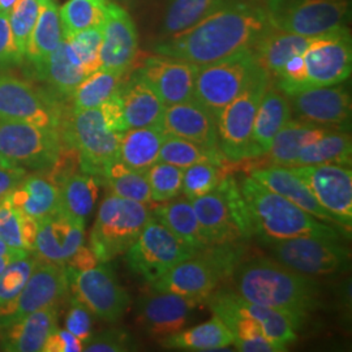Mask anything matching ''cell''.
Returning a JSON list of instances; mask_svg holds the SVG:
<instances>
[{
	"label": "cell",
	"mask_w": 352,
	"mask_h": 352,
	"mask_svg": "<svg viewBox=\"0 0 352 352\" xmlns=\"http://www.w3.org/2000/svg\"><path fill=\"white\" fill-rule=\"evenodd\" d=\"M192 205L209 245L238 243L253 235L239 183L231 175L223 176L212 192L192 200Z\"/></svg>",
	"instance_id": "cell-5"
},
{
	"label": "cell",
	"mask_w": 352,
	"mask_h": 352,
	"mask_svg": "<svg viewBox=\"0 0 352 352\" xmlns=\"http://www.w3.org/2000/svg\"><path fill=\"white\" fill-rule=\"evenodd\" d=\"M151 214L190 248L199 252L209 247L192 201L187 197H176L175 200L173 199L158 205L151 210Z\"/></svg>",
	"instance_id": "cell-35"
},
{
	"label": "cell",
	"mask_w": 352,
	"mask_h": 352,
	"mask_svg": "<svg viewBox=\"0 0 352 352\" xmlns=\"http://www.w3.org/2000/svg\"><path fill=\"white\" fill-rule=\"evenodd\" d=\"M164 138L161 128H129L122 135L118 160L129 168L146 171L158 162Z\"/></svg>",
	"instance_id": "cell-37"
},
{
	"label": "cell",
	"mask_w": 352,
	"mask_h": 352,
	"mask_svg": "<svg viewBox=\"0 0 352 352\" xmlns=\"http://www.w3.org/2000/svg\"><path fill=\"white\" fill-rule=\"evenodd\" d=\"M62 132L0 118V162L28 171H49L65 146Z\"/></svg>",
	"instance_id": "cell-9"
},
{
	"label": "cell",
	"mask_w": 352,
	"mask_h": 352,
	"mask_svg": "<svg viewBox=\"0 0 352 352\" xmlns=\"http://www.w3.org/2000/svg\"><path fill=\"white\" fill-rule=\"evenodd\" d=\"M29 171L13 164L0 162V202L3 201Z\"/></svg>",
	"instance_id": "cell-55"
},
{
	"label": "cell",
	"mask_w": 352,
	"mask_h": 352,
	"mask_svg": "<svg viewBox=\"0 0 352 352\" xmlns=\"http://www.w3.org/2000/svg\"><path fill=\"white\" fill-rule=\"evenodd\" d=\"M37 264V258L29 253L13 260L0 273V305L11 302L14 296L19 295Z\"/></svg>",
	"instance_id": "cell-48"
},
{
	"label": "cell",
	"mask_w": 352,
	"mask_h": 352,
	"mask_svg": "<svg viewBox=\"0 0 352 352\" xmlns=\"http://www.w3.org/2000/svg\"><path fill=\"white\" fill-rule=\"evenodd\" d=\"M314 38L283 32L269 25L257 39L252 51L258 65L264 68L270 77H277L292 56L307 50Z\"/></svg>",
	"instance_id": "cell-30"
},
{
	"label": "cell",
	"mask_w": 352,
	"mask_h": 352,
	"mask_svg": "<svg viewBox=\"0 0 352 352\" xmlns=\"http://www.w3.org/2000/svg\"><path fill=\"white\" fill-rule=\"evenodd\" d=\"M85 241V225L77 222L60 209L38 221L36 243L32 254L47 264H65Z\"/></svg>",
	"instance_id": "cell-22"
},
{
	"label": "cell",
	"mask_w": 352,
	"mask_h": 352,
	"mask_svg": "<svg viewBox=\"0 0 352 352\" xmlns=\"http://www.w3.org/2000/svg\"><path fill=\"white\" fill-rule=\"evenodd\" d=\"M302 90L342 84L351 75V36L347 28L317 36L302 52Z\"/></svg>",
	"instance_id": "cell-16"
},
{
	"label": "cell",
	"mask_w": 352,
	"mask_h": 352,
	"mask_svg": "<svg viewBox=\"0 0 352 352\" xmlns=\"http://www.w3.org/2000/svg\"><path fill=\"white\" fill-rule=\"evenodd\" d=\"M269 85L270 75L264 68H260L248 87L230 102L215 119L219 149L228 162L258 158L252 132L258 104Z\"/></svg>",
	"instance_id": "cell-8"
},
{
	"label": "cell",
	"mask_w": 352,
	"mask_h": 352,
	"mask_svg": "<svg viewBox=\"0 0 352 352\" xmlns=\"http://www.w3.org/2000/svg\"><path fill=\"white\" fill-rule=\"evenodd\" d=\"M30 252L25 251H14L8 253V254H4V256H0V273L8 266V265L12 263L13 260L19 258V257H23L25 254H29Z\"/></svg>",
	"instance_id": "cell-57"
},
{
	"label": "cell",
	"mask_w": 352,
	"mask_h": 352,
	"mask_svg": "<svg viewBox=\"0 0 352 352\" xmlns=\"http://www.w3.org/2000/svg\"><path fill=\"white\" fill-rule=\"evenodd\" d=\"M138 350V343L132 334L123 329H109L91 338L84 344L87 352H126Z\"/></svg>",
	"instance_id": "cell-50"
},
{
	"label": "cell",
	"mask_w": 352,
	"mask_h": 352,
	"mask_svg": "<svg viewBox=\"0 0 352 352\" xmlns=\"http://www.w3.org/2000/svg\"><path fill=\"white\" fill-rule=\"evenodd\" d=\"M139 39L133 20L120 6L109 3L102 28L101 69L126 74L138 56Z\"/></svg>",
	"instance_id": "cell-23"
},
{
	"label": "cell",
	"mask_w": 352,
	"mask_h": 352,
	"mask_svg": "<svg viewBox=\"0 0 352 352\" xmlns=\"http://www.w3.org/2000/svg\"><path fill=\"white\" fill-rule=\"evenodd\" d=\"M69 295L65 267L38 261L24 289L11 302L0 305V329L32 315L38 309L59 307Z\"/></svg>",
	"instance_id": "cell-18"
},
{
	"label": "cell",
	"mask_w": 352,
	"mask_h": 352,
	"mask_svg": "<svg viewBox=\"0 0 352 352\" xmlns=\"http://www.w3.org/2000/svg\"><path fill=\"white\" fill-rule=\"evenodd\" d=\"M269 25L264 7L228 0L195 25L158 42L154 51L202 67L252 50Z\"/></svg>",
	"instance_id": "cell-1"
},
{
	"label": "cell",
	"mask_w": 352,
	"mask_h": 352,
	"mask_svg": "<svg viewBox=\"0 0 352 352\" xmlns=\"http://www.w3.org/2000/svg\"><path fill=\"white\" fill-rule=\"evenodd\" d=\"M39 0H17L8 13L13 41L23 60H25L28 45L37 23Z\"/></svg>",
	"instance_id": "cell-46"
},
{
	"label": "cell",
	"mask_w": 352,
	"mask_h": 352,
	"mask_svg": "<svg viewBox=\"0 0 352 352\" xmlns=\"http://www.w3.org/2000/svg\"><path fill=\"white\" fill-rule=\"evenodd\" d=\"M107 0H68L59 8L64 39L77 33L103 26Z\"/></svg>",
	"instance_id": "cell-44"
},
{
	"label": "cell",
	"mask_w": 352,
	"mask_h": 352,
	"mask_svg": "<svg viewBox=\"0 0 352 352\" xmlns=\"http://www.w3.org/2000/svg\"><path fill=\"white\" fill-rule=\"evenodd\" d=\"M161 129L166 136L188 140L208 149L221 151L215 118L193 98L167 106Z\"/></svg>",
	"instance_id": "cell-25"
},
{
	"label": "cell",
	"mask_w": 352,
	"mask_h": 352,
	"mask_svg": "<svg viewBox=\"0 0 352 352\" xmlns=\"http://www.w3.org/2000/svg\"><path fill=\"white\" fill-rule=\"evenodd\" d=\"M120 98L126 128H161L164 106L157 93L140 77L133 74L120 88Z\"/></svg>",
	"instance_id": "cell-29"
},
{
	"label": "cell",
	"mask_w": 352,
	"mask_h": 352,
	"mask_svg": "<svg viewBox=\"0 0 352 352\" xmlns=\"http://www.w3.org/2000/svg\"><path fill=\"white\" fill-rule=\"evenodd\" d=\"M151 217L148 204L110 193L102 201L91 228L89 247L100 263H110L126 253Z\"/></svg>",
	"instance_id": "cell-6"
},
{
	"label": "cell",
	"mask_w": 352,
	"mask_h": 352,
	"mask_svg": "<svg viewBox=\"0 0 352 352\" xmlns=\"http://www.w3.org/2000/svg\"><path fill=\"white\" fill-rule=\"evenodd\" d=\"M93 314L81 302L76 298H71L69 309L65 316L64 327L71 331L77 338L84 342H88L93 336Z\"/></svg>",
	"instance_id": "cell-52"
},
{
	"label": "cell",
	"mask_w": 352,
	"mask_h": 352,
	"mask_svg": "<svg viewBox=\"0 0 352 352\" xmlns=\"http://www.w3.org/2000/svg\"><path fill=\"white\" fill-rule=\"evenodd\" d=\"M97 264H100V261L97 260L94 252L90 250V247L81 245L78 248V251L76 252L75 254L71 257V260L65 264V267L81 272V270L90 269Z\"/></svg>",
	"instance_id": "cell-56"
},
{
	"label": "cell",
	"mask_w": 352,
	"mask_h": 352,
	"mask_svg": "<svg viewBox=\"0 0 352 352\" xmlns=\"http://www.w3.org/2000/svg\"><path fill=\"white\" fill-rule=\"evenodd\" d=\"M60 98L25 80L0 74V118L62 132L67 116Z\"/></svg>",
	"instance_id": "cell-14"
},
{
	"label": "cell",
	"mask_w": 352,
	"mask_h": 352,
	"mask_svg": "<svg viewBox=\"0 0 352 352\" xmlns=\"http://www.w3.org/2000/svg\"><path fill=\"white\" fill-rule=\"evenodd\" d=\"M13 41L8 13L0 11V71H6L23 63Z\"/></svg>",
	"instance_id": "cell-53"
},
{
	"label": "cell",
	"mask_w": 352,
	"mask_h": 352,
	"mask_svg": "<svg viewBox=\"0 0 352 352\" xmlns=\"http://www.w3.org/2000/svg\"><path fill=\"white\" fill-rule=\"evenodd\" d=\"M291 116L292 110L287 96L279 89L269 85L258 104L252 132L253 145L258 157H263L269 151L272 141Z\"/></svg>",
	"instance_id": "cell-32"
},
{
	"label": "cell",
	"mask_w": 352,
	"mask_h": 352,
	"mask_svg": "<svg viewBox=\"0 0 352 352\" xmlns=\"http://www.w3.org/2000/svg\"><path fill=\"white\" fill-rule=\"evenodd\" d=\"M124 75L109 69H97L84 78V81L71 94L72 110H87L101 106L119 93L124 82Z\"/></svg>",
	"instance_id": "cell-40"
},
{
	"label": "cell",
	"mask_w": 352,
	"mask_h": 352,
	"mask_svg": "<svg viewBox=\"0 0 352 352\" xmlns=\"http://www.w3.org/2000/svg\"><path fill=\"white\" fill-rule=\"evenodd\" d=\"M250 176L261 183L266 188L283 196L289 201L294 202L304 212L312 214L317 219L330 225H337L333 217L317 202L312 192L289 170V167L269 164L266 167L253 168Z\"/></svg>",
	"instance_id": "cell-28"
},
{
	"label": "cell",
	"mask_w": 352,
	"mask_h": 352,
	"mask_svg": "<svg viewBox=\"0 0 352 352\" xmlns=\"http://www.w3.org/2000/svg\"><path fill=\"white\" fill-rule=\"evenodd\" d=\"M298 176L315 196L317 202L346 232L352 226V171L340 164L292 166Z\"/></svg>",
	"instance_id": "cell-17"
},
{
	"label": "cell",
	"mask_w": 352,
	"mask_h": 352,
	"mask_svg": "<svg viewBox=\"0 0 352 352\" xmlns=\"http://www.w3.org/2000/svg\"><path fill=\"white\" fill-rule=\"evenodd\" d=\"M239 187L251 217L253 234L258 235L265 243L299 236L340 239L338 228L304 212L252 176H244Z\"/></svg>",
	"instance_id": "cell-3"
},
{
	"label": "cell",
	"mask_w": 352,
	"mask_h": 352,
	"mask_svg": "<svg viewBox=\"0 0 352 352\" xmlns=\"http://www.w3.org/2000/svg\"><path fill=\"white\" fill-rule=\"evenodd\" d=\"M102 179L87 173H75L60 184V210L87 225L98 201Z\"/></svg>",
	"instance_id": "cell-38"
},
{
	"label": "cell",
	"mask_w": 352,
	"mask_h": 352,
	"mask_svg": "<svg viewBox=\"0 0 352 352\" xmlns=\"http://www.w3.org/2000/svg\"><path fill=\"white\" fill-rule=\"evenodd\" d=\"M63 29L59 8L55 0H39L37 23L28 45L25 59L36 75L47 60L51 52L63 41Z\"/></svg>",
	"instance_id": "cell-34"
},
{
	"label": "cell",
	"mask_w": 352,
	"mask_h": 352,
	"mask_svg": "<svg viewBox=\"0 0 352 352\" xmlns=\"http://www.w3.org/2000/svg\"><path fill=\"white\" fill-rule=\"evenodd\" d=\"M162 344L167 349L183 351H215L234 344V337L226 324L217 316L201 325L176 331L164 337Z\"/></svg>",
	"instance_id": "cell-36"
},
{
	"label": "cell",
	"mask_w": 352,
	"mask_h": 352,
	"mask_svg": "<svg viewBox=\"0 0 352 352\" xmlns=\"http://www.w3.org/2000/svg\"><path fill=\"white\" fill-rule=\"evenodd\" d=\"M126 253L129 269L148 283H153L197 251L176 238L151 214L139 238Z\"/></svg>",
	"instance_id": "cell-12"
},
{
	"label": "cell",
	"mask_w": 352,
	"mask_h": 352,
	"mask_svg": "<svg viewBox=\"0 0 352 352\" xmlns=\"http://www.w3.org/2000/svg\"><path fill=\"white\" fill-rule=\"evenodd\" d=\"M0 239L14 251H25L23 243V214L7 197L0 202Z\"/></svg>",
	"instance_id": "cell-51"
},
{
	"label": "cell",
	"mask_w": 352,
	"mask_h": 352,
	"mask_svg": "<svg viewBox=\"0 0 352 352\" xmlns=\"http://www.w3.org/2000/svg\"><path fill=\"white\" fill-rule=\"evenodd\" d=\"M274 260L307 276H327L350 267V252L340 239L299 236L267 243Z\"/></svg>",
	"instance_id": "cell-13"
},
{
	"label": "cell",
	"mask_w": 352,
	"mask_h": 352,
	"mask_svg": "<svg viewBox=\"0 0 352 352\" xmlns=\"http://www.w3.org/2000/svg\"><path fill=\"white\" fill-rule=\"evenodd\" d=\"M199 69L200 67L196 64L157 54L146 58L136 74L167 107L193 98Z\"/></svg>",
	"instance_id": "cell-20"
},
{
	"label": "cell",
	"mask_w": 352,
	"mask_h": 352,
	"mask_svg": "<svg viewBox=\"0 0 352 352\" xmlns=\"http://www.w3.org/2000/svg\"><path fill=\"white\" fill-rule=\"evenodd\" d=\"M158 161L186 170L193 164H199L223 166L226 162V158L221 151L208 149L188 140L166 136L160 151Z\"/></svg>",
	"instance_id": "cell-42"
},
{
	"label": "cell",
	"mask_w": 352,
	"mask_h": 352,
	"mask_svg": "<svg viewBox=\"0 0 352 352\" xmlns=\"http://www.w3.org/2000/svg\"><path fill=\"white\" fill-rule=\"evenodd\" d=\"M11 252H14V250H12L11 247H8L3 240L0 239V256L8 254V253H11Z\"/></svg>",
	"instance_id": "cell-58"
},
{
	"label": "cell",
	"mask_w": 352,
	"mask_h": 352,
	"mask_svg": "<svg viewBox=\"0 0 352 352\" xmlns=\"http://www.w3.org/2000/svg\"><path fill=\"white\" fill-rule=\"evenodd\" d=\"M7 199L17 210L39 221L60 209V187L47 171H32Z\"/></svg>",
	"instance_id": "cell-27"
},
{
	"label": "cell",
	"mask_w": 352,
	"mask_h": 352,
	"mask_svg": "<svg viewBox=\"0 0 352 352\" xmlns=\"http://www.w3.org/2000/svg\"><path fill=\"white\" fill-rule=\"evenodd\" d=\"M260 68L252 50L202 65L196 77L193 100L217 119L227 104L248 87Z\"/></svg>",
	"instance_id": "cell-10"
},
{
	"label": "cell",
	"mask_w": 352,
	"mask_h": 352,
	"mask_svg": "<svg viewBox=\"0 0 352 352\" xmlns=\"http://www.w3.org/2000/svg\"><path fill=\"white\" fill-rule=\"evenodd\" d=\"M270 25L307 37L347 28L349 0H269L265 4Z\"/></svg>",
	"instance_id": "cell-11"
},
{
	"label": "cell",
	"mask_w": 352,
	"mask_h": 352,
	"mask_svg": "<svg viewBox=\"0 0 352 352\" xmlns=\"http://www.w3.org/2000/svg\"><path fill=\"white\" fill-rule=\"evenodd\" d=\"M102 180L109 186L113 195L122 199L142 204L153 202L146 171L129 168L119 160H115L104 168Z\"/></svg>",
	"instance_id": "cell-41"
},
{
	"label": "cell",
	"mask_w": 352,
	"mask_h": 352,
	"mask_svg": "<svg viewBox=\"0 0 352 352\" xmlns=\"http://www.w3.org/2000/svg\"><path fill=\"white\" fill-rule=\"evenodd\" d=\"M59 307L51 305L0 329V350L39 352L51 333L58 327Z\"/></svg>",
	"instance_id": "cell-26"
},
{
	"label": "cell",
	"mask_w": 352,
	"mask_h": 352,
	"mask_svg": "<svg viewBox=\"0 0 352 352\" xmlns=\"http://www.w3.org/2000/svg\"><path fill=\"white\" fill-rule=\"evenodd\" d=\"M37 76L49 84L54 96L63 100L69 98L88 75L71 43L63 39L51 52Z\"/></svg>",
	"instance_id": "cell-31"
},
{
	"label": "cell",
	"mask_w": 352,
	"mask_h": 352,
	"mask_svg": "<svg viewBox=\"0 0 352 352\" xmlns=\"http://www.w3.org/2000/svg\"><path fill=\"white\" fill-rule=\"evenodd\" d=\"M223 166L213 164H193L184 170L182 193L188 200H195L212 192L223 177Z\"/></svg>",
	"instance_id": "cell-47"
},
{
	"label": "cell",
	"mask_w": 352,
	"mask_h": 352,
	"mask_svg": "<svg viewBox=\"0 0 352 352\" xmlns=\"http://www.w3.org/2000/svg\"><path fill=\"white\" fill-rule=\"evenodd\" d=\"M333 128L317 126L300 119H289L272 141V146L265 154L269 164L291 167L302 148L324 138Z\"/></svg>",
	"instance_id": "cell-33"
},
{
	"label": "cell",
	"mask_w": 352,
	"mask_h": 352,
	"mask_svg": "<svg viewBox=\"0 0 352 352\" xmlns=\"http://www.w3.org/2000/svg\"><path fill=\"white\" fill-rule=\"evenodd\" d=\"M43 352L84 351V342L77 338L67 329L56 327L43 344Z\"/></svg>",
	"instance_id": "cell-54"
},
{
	"label": "cell",
	"mask_w": 352,
	"mask_h": 352,
	"mask_svg": "<svg viewBox=\"0 0 352 352\" xmlns=\"http://www.w3.org/2000/svg\"><path fill=\"white\" fill-rule=\"evenodd\" d=\"M238 243L209 245L188 260L173 266L151 283L153 291L171 292L205 302L219 282L232 276L240 263Z\"/></svg>",
	"instance_id": "cell-4"
},
{
	"label": "cell",
	"mask_w": 352,
	"mask_h": 352,
	"mask_svg": "<svg viewBox=\"0 0 352 352\" xmlns=\"http://www.w3.org/2000/svg\"><path fill=\"white\" fill-rule=\"evenodd\" d=\"M122 135L109 126L101 106L87 110L69 109L62 128L64 141L78 151L81 171L100 179L104 168L118 160Z\"/></svg>",
	"instance_id": "cell-7"
},
{
	"label": "cell",
	"mask_w": 352,
	"mask_h": 352,
	"mask_svg": "<svg viewBox=\"0 0 352 352\" xmlns=\"http://www.w3.org/2000/svg\"><path fill=\"white\" fill-rule=\"evenodd\" d=\"M228 0H168L164 20V36L170 37L188 29L222 7Z\"/></svg>",
	"instance_id": "cell-43"
},
{
	"label": "cell",
	"mask_w": 352,
	"mask_h": 352,
	"mask_svg": "<svg viewBox=\"0 0 352 352\" xmlns=\"http://www.w3.org/2000/svg\"><path fill=\"white\" fill-rule=\"evenodd\" d=\"M184 170L164 162H157L146 170L153 202H166L180 196Z\"/></svg>",
	"instance_id": "cell-45"
},
{
	"label": "cell",
	"mask_w": 352,
	"mask_h": 352,
	"mask_svg": "<svg viewBox=\"0 0 352 352\" xmlns=\"http://www.w3.org/2000/svg\"><path fill=\"white\" fill-rule=\"evenodd\" d=\"M291 110L296 116L317 126L344 129L351 120V96L342 84L305 89L287 96Z\"/></svg>",
	"instance_id": "cell-19"
},
{
	"label": "cell",
	"mask_w": 352,
	"mask_h": 352,
	"mask_svg": "<svg viewBox=\"0 0 352 352\" xmlns=\"http://www.w3.org/2000/svg\"><path fill=\"white\" fill-rule=\"evenodd\" d=\"M202 304L171 292L145 295L138 302L140 325L151 337H167L187 325L193 311Z\"/></svg>",
	"instance_id": "cell-24"
},
{
	"label": "cell",
	"mask_w": 352,
	"mask_h": 352,
	"mask_svg": "<svg viewBox=\"0 0 352 352\" xmlns=\"http://www.w3.org/2000/svg\"><path fill=\"white\" fill-rule=\"evenodd\" d=\"M351 154V136L344 129H333L318 141L302 148L292 166L340 164L350 167Z\"/></svg>",
	"instance_id": "cell-39"
},
{
	"label": "cell",
	"mask_w": 352,
	"mask_h": 352,
	"mask_svg": "<svg viewBox=\"0 0 352 352\" xmlns=\"http://www.w3.org/2000/svg\"><path fill=\"white\" fill-rule=\"evenodd\" d=\"M235 282L238 294L245 300L280 311L302 325L320 307V289L315 279L274 258L257 257L240 265Z\"/></svg>",
	"instance_id": "cell-2"
},
{
	"label": "cell",
	"mask_w": 352,
	"mask_h": 352,
	"mask_svg": "<svg viewBox=\"0 0 352 352\" xmlns=\"http://www.w3.org/2000/svg\"><path fill=\"white\" fill-rule=\"evenodd\" d=\"M65 272L69 292L93 315L106 322H116L126 314L131 298L109 263H100L81 272L65 267Z\"/></svg>",
	"instance_id": "cell-15"
},
{
	"label": "cell",
	"mask_w": 352,
	"mask_h": 352,
	"mask_svg": "<svg viewBox=\"0 0 352 352\" xmlns=\"http://www.w3.org/2000/svg\"><path fill=\"white\" fill-rule=\"evenodd\" d=\"M253 1H254V3H257V1H261V3H265V4H266L269 0H253Z\"/></svg>",
	"instance_id": "cell-59"
},
{
	"label": "cell",
	"mask_w": 352,
	"mask_h": 352,
	"mask_svg": "<svg viewBox=\"0 0 352 352\" xmlns=\"http://www.w3.org/2000/svg\"><path fill=\"white\" fill-rule=\"evenodd\" d=\"M102 28L103 26L87 29L67 39L74 47L88 76L101 67Z\"/></svg>",
	"instance_id": "cell-49"
},
{
	"label": "cell",
	"mask_w": 352,
	"mask_h": 352,
	"mask_svg": "<svg viewBox=\"0 0 352 352\" xmlns=\"http://www.w3.org/2000/svg\"><path fill=\"white\" fill-rule=\"evenodd\" d=\"M205 302H208L214 315L219 317L231 330L238 351H285L274 342L267 340L258 324L244 312L241 296L238 292L231 289H215Z\"/></svg>",
	"instance_id": "cell-21"
}]
</instances>
